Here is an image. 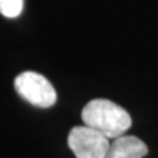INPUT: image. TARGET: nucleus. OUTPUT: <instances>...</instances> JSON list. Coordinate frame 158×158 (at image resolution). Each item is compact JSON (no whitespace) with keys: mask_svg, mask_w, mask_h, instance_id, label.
Masks as SVG:
<instances>
[{"mask_svg":"<svg viewBox=\"0 0 158 158\" xmlns=\"http://www.w3.org/2000/svg\"><path fill=\"white\" fill-rule=\"evenodd\" d=\"M82 120L85 125L113 140L125 135L132 125L129 113L108 99H94L88 102L82 110Z\"/></svg>","mask_w":158,"mask_h":158,"instance_id":"1","label":"nucleus"},{"mask_svg":"<svg viewBox=\"0 0 158 158\" xmlns=\"http://www.w3.org/2000/svg\"><path fill=\"white\" fill-rule=\"evenodd\" d=\"M15 90L29 104L49 108L56 104L57 92L48 79L38 73L24 71L15 79Z\"/></svg>","mask_w":158,"mask_h":158,"instance_id":"2","label":"nucleus"},{"mask_svg":"<svg viewBox=\"0 0 158 158\" xmlns=\"http://www.w3.org/2000/svg\"><path fill=\"white\" fill-rule=\"evenodd\" d=\"M67 144L77 158H104L110 138L90 127L81 125L70 131Z\"/></svg>","mask_w":158,"mask_h":158,"instance_id":"3","label":"nucleus"},{"mask_svg":"<svg viewBox=\"0 0 158 158\" xmlns=\"http://www.w3.org/2000/svg\"><path fill=\"white\" fill-rule=\"evenodd\" d=\"M148 154L145 142L135 136L123 135L113 140L104 158H144Z\"/></svg>","mask_w":158,"mask_h":158,"instance_id":"4","label":"nucleus"},{"mask_svg":"<svg viewBox=\"0 0 158 158\" xmlns=\"http://www.w3.org/2000/svg\"><path fill=\"white\" fill-rule=\"evenodd\" d=\"M24 8V0H0V13L4 17H19Z\"/></svg>","mask_w":158,"mask_h":158,"instance_id":"5","label":"nucleus"}]
</instances>
